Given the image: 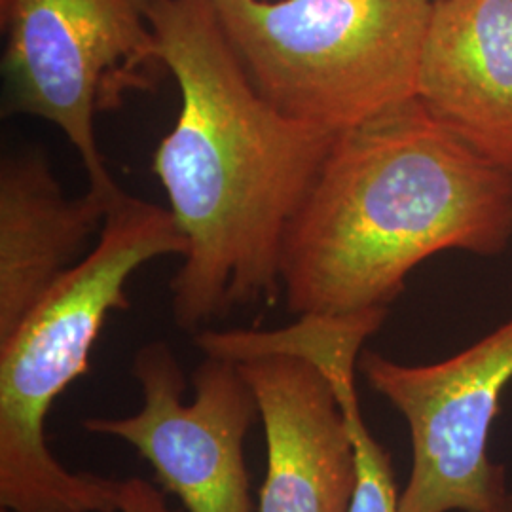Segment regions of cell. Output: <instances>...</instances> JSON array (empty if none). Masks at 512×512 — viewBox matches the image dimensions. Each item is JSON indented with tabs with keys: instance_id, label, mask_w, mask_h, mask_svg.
<instances>
[{
	"instance_id": "obj_1",
	"label": "cell",
	"mask_w": 512,
	"mask_h": 512,
	"mask_svg": "<svg viewBox=\"0 0 512 512\" xmlns=\"http://www.w3.org/2000/svg\"><path fill=\"white\" fill-rule=\"evenodd\" d=\"M147 16L181 90L179 118L154 154L188 241L171 311L179 329L198 334L236 308L274 302L287 228L336 135L256 92L213 0H147Z\"/></svg>"
},
{
	"instance_id": "obj_2",
	"label": "cell",
	"mask_w": 512,
	"mask_h": 512,
	"mask_svg": "<svg viewBox=\"0 0 512 512\" xmlns=\"http://www.w3.org/2000/svg\"><path fill=\"white\" fill-rule=\"evenodd\" d=\"M511 239V173L412 97L336 135L283 239L281 287L296 315L387 310L429 256Z\"/></svg>"
},
{
	"instance_id": "obj_3",
	"label": "cell",
	"mask_w": 512,
	"mask_h": 512,
	"mask_svg": "<svg viewBox=\"0 0 512 512\" xmlns=\"http://www.w3.org/2000/svg\"><path fill=\"white\" fill-rule=\"evenodd\" d=\"M169 209L128 196L110 207L92 253L0 340V507L4 512H120L122 480L73 473L46 444L57 397L84 376L110 311L128 310L131 275L186 255Z\"/></svg>"
},
{
	"instance_id": "obj_4",
	"label": "cell",
	"mask_w": 512,
	"mask_h": 512,
	"mask_svg": "<svg viewBox=\"0 0 512 512\" xmlns=\"http://www.w3.org/2000/svg\"><path fill=\"white\" fill-rule=\"evenodd\" d=\"M256 92L340 135L416 97L431 0H213Z\"/></svg>"
},
{
	"instance_id": "obj_5",
	"label": "cell",
	"mask_w": 512,
	"mask_h": 512,
	"mask_svg": "<svg viewBox=\"0 0 512 512\" xmlns=\"http://www.w3.org/2000/svg\"><path fill=\"white\" fill-rule=\"evenodd\" d=\"M4 112L63 131L90 188L118 200L95 137V118L156 88L165 69L147 0H4Z\"/></svg>"
},
{
	"instance_id": "obj_6",
	"label": "cell",
	"mask_w": 512,
	"mask_h": 512,
	"mask_svg": "<svg viewBox=\"0 0 512 512\" xmlns=\"http://www.w3.org/2000/svg\"><path fill=\"white\" fill-rule=\"evenodd\" d=\"M359 368L410 427L412 471L399 511L490 512L511 497L505 469L488 458V439L512 382V319L433 365L366 351Z\"/></svg>"
},
{
	"instance_id": "obj_7",
	"label": "cell",
	"mask_w": 512,
	"mask_h": 512,
	"mask_svg": "<svg viewBox=\"0 0 512 512\" xmlns=\"http://www.w3.org/2000/svg\"><path fill=\"white\" fill-rule=\"evenodd\" d=\"M131 374L141 387V410L86 418L82 427L131 444L186 512L253 511L243 442L260 412L239 366L205 355L192 374L196 397L188 404L183 368L165 342L139 349Z\"/></svg>"
},
{
	"instance_id": "obj_8",
	"label": "cell",
	"mask_w": 512,
	"mask_h": 512,
	"mask_svg": "<svg viewBox=\"0 0 512 512\" xmlns=\"http://www.w3.org/2000/svg\"><path fill=\"white\" fill-rule=\"evenodd\" d=\"M266 433L258 512H349L357 469L348 423L327 376L287 353L236 363Z\"/></svg>"
},
{
	"instance_id": "obj_9",
	"label": "cell",
	"mask_w": 512,
	"mask_h": 512,
	"mask_svg": "<svg viewBox=\"0 0 512 512\" xmlns=\"http://www.w3.org/2000/svg\"><path fill=\"white\" fill-rule=\"evenodd\" d=\"M416 97L512 175V0H431Z\"/></svg>"
},
{
	"instance_id": "obj_10",
	"label": "cell",
	"mask_w": 512,
	"mask_h": 512,
	"mask_svg": "<svg viewBox=\"0 0 512 512\" xmlns=\"http://www.w3.org/2000/svg\"><path fill=\"white\" fill-rule=\"evenodd\" d=\"M122 198V196H120ZM118 198V200H120ZM118 200L88 190L65 198L38 150L4 156L0 167V340L101 232Z\"/></svg>"
},
{
	"instance_id": "obj_11",
	"label": "cell",
	"mask_w": 512,
	"mask_h": 512,
	"mask_svg": "<svg viewBox=\"0 0 512 512\" xmlns=\"http://www.w3.org/2000/svg\"><path fill=\"white\" fill-rule=\"evenodd\" d=\"M366 338L365 330L355 325L334 327L313 344L306 359L327 376L348 423L357 469L349 512H401L391 454L366 429L355 389L359 351Z\"/></svg>"
},
{
	"instance_id": "obj_12",
	"label": "cell",
	"mask_w": 512,
	"mask_h": 512,
	"mask_svg": "<svg viewBox=\"0 0 512 512\" xmlns=\"http://www.w3.org/2000/svg\"><path fill=\"white\" fill-rule=\"evenodd\" d=\"M120 512H173L164 494L141 476L122 480Z\"/></svg>"
},
{
	"instance_id": "obj_13",
	"label": "cell",
	"mask_w": 512,
	"mask_h": 512,
	"mask_svg": "<svg viewBox=\"0 0 512 512\" xmlns=\"http://www.w3.org/2000/svg\"><path fill=\"white\" fill-rule=\"evenodd\" d=\"M490 512H512V495L505 503H501L499 507H495L494 511Z\"/></svg>"
}]
</instances>
